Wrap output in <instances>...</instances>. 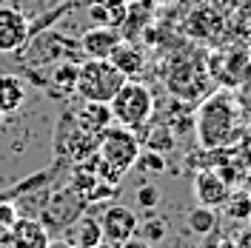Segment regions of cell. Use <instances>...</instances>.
Segmentation results:
<instances>
[{
  "mask_svg": "<svg viewBox=\"0 0 251 248\" xmlns=\"http://www.w3.org/2000/svg\"><path fill=\"white\" fill-rule=\"evenodd\" d=\"M137 205L143 211H154L160 205V188L157 186H140L137 188Z\"/></svg>",
  "mask_w": 251,
  "mask_h": 248,
  "instance_id": "24",
  "label": "cell"
},
{
  "mask_svg": "<svg viewBox=\"0 0 251 248\" xmlns=\"http://www.w3.org/2000/svg\"><path fill=\"white\" fill-rule=\"evenodd\" d=\"M97 248H117V246H114V243H109V240H100V243H97Z\"/></svg>",
  "mask_w": 251,
  "mask_h": 248,
  "instance_id": "28",
  "label": "cell"
},
{
  "mask_svg": "<svg viewBox=\"0 0 251 248\" xmlns=\"http://www.w3.org/2000/svg\"><path fill=\"white\" fill-rule=\"evenodd\" d=\"M31 40V20L17 6H0V54H17Z\"/></svg>",
  "mask_w": 251,
  "mask_h": 248,
  "instance_id": "9",
  "label": "cell"
},
{
  "mask_svg": "<svg viewBox=\"0 0 251 248\" xmlns=\"http://www.w3.org/2000/svg\"><path fill=\"white\" fill-rule=\"evenodd\" d=\"M117 248H151V243H146L143 237H137V234H134V237H128V240H123V243H120Z\"/></svg>",
  "mask_w": 251,
  "mask_h": 248,
  "instance_id": "26",
  "label": "cell"
},
{
  "mask_svg": "<svg viewBox=\"0 0 251 248\" xmlns=\"http://www.w3.org/2000/svg\"><path fill=\"white\" fill-rule=\"evenodd\" d=\"M31 46L26 51V63H34V66H40V63H54V60H77L83 57V51H80V43L77 40H72V37H66L60 31H46V34H40L37 40H29Z\"/></svg>",
  "mask_w": 251,
  "mask_h": 248,
  "instance_id": "8",
  "label": "cell"
},
{
  "mask_svg": "<svg viewBox=\"0 0 251 248\" xmlns=\"http://www.w3.org/2000/svg\"><path fill=\"white\" fill-rule=\"evenodd\" d=\"M123 40V34L114 29V26H92L89 31L80 34V51L86 57H109L111 49Z\"/></svg>",
  "mask_w": 251,
  "mask_h": 248,
  "instance_id": "12",
  "label": "cell"
},
{
  "mask_svg": "<svg viewBox=\"0 0 251 248\" xmlns=\"http://www.w3.org/2000/svg\"><path fill=\"white\" fill-rule=\"evenodd\" d=\"M9 234H12V248H46L51 240L46 225L37 217H17L9 225Z\"/></svg>",
  "mask_w": 251,
  "mask_h": 248,
  "instance_id": "13",
  "label": "cell"
},
{
  "mask_svg": "<svg viewBox=\"0 0 251 248\" xmlns=\"http://www.w3.org/2000/svg\"><path fill=\"white\" fill-rule=\"evenodd\" d=\"M109 111L117 125H123L128 131H143L154 117V94L146 83L131 77L109 100Z\"/></svg>",
  "mask_w": 251,
  "mask_h": 248,
  "instance_id": "2",
  "label": "cell"
},
{
  "mask_svg": "<svg viewBox=\"0 0 251 248\" xmlns=\"http://www.w3.org/2000/svg\"><path fill=\"white\" fill-rule=\"evenodd\" d=\"M208 60L200 57H174L166 66V89L172 92L174 100L200 103L208 94Z\"/></svg>",
  "mask_w": 251,
  "mask_h": 248,
  "instance_id": "5",
  "label": "cell"
},
{
  "mask_svg": "<svg viewBox=\"0 0 251 248\" xmlns=\"http://www.w3.org/2000/svg\"><path fill=\"white\" fill-rule=\"evenodd\" d=\"M146 214H149V220H146L143 225H137L140 237L146 240V243H160V240H166V234H169V225H166V220L154 217L151 211H146Z\"/></svg>",
  "mask_w": 251,
  "mask_h": 248,
  "instance_id": "20",
  "label": "cell"
},
{
  "mask_svg": "<svg viewBox=\"0 0 251 248\" xmlns=\"http://www.w3.org/2000/svg\"><path fill=\"white\" fill-rule=\"evenodd\" d=\"M126 83V77L111 66L106 57H86L77 63V83L75 94L89 103H109L117 94V89Z\"/></svg>",
  "mask_w": 251,
  "mask_h": 248,
  "instance_id": "4",
  "label": "cell"
},
{
  "mask_svg": "<svg viewBox=\"0 0 251 248\" xmlns=\"http://www.w3.org/2000/svg\"><path fill=\"white\" fill-rule=\"evenodd\" d=\"M223 205L228 208V217H234V220L251 217V194H246V191H234V194H228V200L223 202Z\"/></svg>",
  "mask_w": 251,
  "mask_h": 248,
  "instance_id": "21",
  "label": "cell"
},
{
  "mask_svg": "<svg viewBox=\"0 0 251 248\" xmlns=\"http://www.w3.org/2000/svg\"><path fill=\"white\" fill-rule=\"evenodd\" d=\"M86 197L80 194V191H75L72 186H66L63 191H57V194H49L46 205H43V211H40V223L46 225V231H51V228H69L75 220H80L83 214H86Z\"/></svg>",
  "mask_w": 251,
  "mask_h": 248,
  "instance_id": "7",
  "label": "cell"
},
{
  "mask_svg": "<svg viewBox=\"0 0 251 248\" xmlns=\"http://www.w3.org/2000/svg\"><path fill=\"white\" fill-rule=\"evenodd\" d=\"M3 117H6V114H3V111H0V123H3Z\"/></svg>",
  "mask_w": 251,
  "mask_h": 248,
  "instance_id": "29",
  "label": "cell"
},
{
  "mask_svg": "<svg viewBox=\"0 0 251 248\" xmlns=\"http://www.w3.org/2000/svg\"><path fill=\"white\" fill-rule=\"evenodd\" d=\"M188 3H200V0H188Z\"/></svg>",
  "mask_w": 251,
  "mask_h": 248,
  "instance_id": "30",
  "label": "cell"
},
{
  "mask_svg": "<svg viewBox=\"0 0 251 248\" xmlns=\"http://www.w3.org/2000/svg\"><path fill=\"white\" fill-rule=\"evenodd\" d=\"M97 220H100V228H103V240H109L114 246H120L123 240L134 237L137 234V225H140L137 214L128 205H117V202L109 205Z\"/></svg>",
  "mask_w": 251,
  "mask_h": 248,
  "instance_id": "10",
  "label": "cell"
},
{
  "mask_svg": "<svg viewBox=\"0 0 251 248\" xmlns=\"http://www.w3.org/2000/svg\"><path fill=\"white\" fill-rule=\"evenodd\" d=\"M17 217H20V211H17L15 202L12 200H0V228H9Z\"/></svg>",
  "mask_w": 251,
  "mask_h": 248,
  "instance_id": "25",
  "label": "cell"
},
{
  "mask_svg": "<svg viewBox=\"0 0 251 248\" xmlns=\"http://www.w3.org/2000/svg\"><path fill=\"white\" fill-rule=\"evenodd\" d=\"M26 83L20 74H0V111L12 114L26 103Z\"/></svg>",
  "mask_w": 251,
  "mask_h": 248,
  "instance_id": "15",
  "label": "cell"
},
{
  "mask_svg": "<svg viewBox=\"0 0 251 248\" xmlns=\"http://www.w3.org/2000/svg\"><path fill=\"white\" fill-rule=\"evenodd\" d=\"M228 194H231V186L220 177L217 169H200L194 174V197H197L200 205L220 208L228 200Z\"/></svg>",
  "mask_w": 251,
  "mask_h": 248,
  "instance_id": "11",
  "label": "cell"
},
{
  "mask_svg": "<svg viewBox=\"0 0 251 248\" xmlns=\"http://www.w3.org/2000/svg\"><path fill=\"white\" fill-rule=\"evenodd\" d=\"M111 197H117V186L114 183H103V180H97L89 191H86V202L94 205V202H106Z\"/></svg>",
  "mask_w": 251,
  "mask_h": 248,
  "instance_id": "23",
  "label": "cell"
},
{
  "mask_svg": "<svg viewBox=\"0 0 251 248\" xmlns=\"http://www.w3.org/2000/svg\"><path fill=\"white\" fill-rule=\"evenodd\" d=\"M106 60H111V66H114L126 80L137 77L143 69H146V54H143V49L137 46L134 40H126V37L111 49V54Z\"/></svg>",
  "mask_w": 251,
  "mask_h": 248,
  "instance_id": "14",
  "label": "cell"
},
{
  "mask_svg": "<svg viewBox=\"0 0 251 248\" xmlns=\"http://www.w3.org/2000/svg\"><path fill=\"white\" fill-rule=\"evenodd\" d=\"M100 134L89 123H83V117L77 114V106L63 111V117L57 120V137H54V151L57 160H69V163H83L86 157H92L97 151Z\"/></svg>",
  "mask_w": 251,
  "mask_h": 248,
  "instance_id": "3",
  "label": "cell"
},
{
  "mask_svg": "<svg viewBox=\"0 0 251 248\" xmlns=\"http://www.w3.org/2000/svg\"><path fill=\"white\" fill-rule=\"evenodd\" d=\"M46 248H77V246H72V243H66V240H54V243L49 240V246H46Z\"/></svg>",
  "mask_w": 251,
  "mask_h": 248,
  "instance_id": "27",
  "label": "cell"
},
{
  "mask_svg": "<svg viewBox=\"0 0 251 248\" xmlns=\"http://www.w3.org/2000/svg\"><path fill=\"white\" fill-rule=\"evenodd\" d=\"M214 225H217V214H214V208H208V205H197V208L188 211V231L191 234L205 237V234L214 231Z\"/></svg>",
  "mask_w": 251,
  "mask_h": 248,
  "instance_id": "16",
  "label": "cell"
},
{
  "mask_svg": "<svg viewBox=\"0 0 251 248\" xmlns=\"http://www.w3.org/2000/svg\"><path fill=\"white\" fill-rule=\"evenodd\" d=\"M197 143L203 151L226 149L243 134V111L237 103V94L231 92H208L194 109V128Z\"/></svg>",
  "mask_w": 251,
  "mask_h": 248,
  "instance_id": "1",
  "label": "cell"
},
{
  "mask_svg": "<svg viewBox=\"0 0 251 248\" xmlns=\"http://www.w3.org/2000/svg\"><path fill=\"white\" fill-rule=\"evenodd\" d=\"M103 240V228H100V220L92 214H83L77 220V248L83 246H97Z\"/></svg>",
  "mask_w": 251,
  "mask_h": 248,
  "instance_id": "19",
  "label": "cell"
},
{
  "mask_svg": "<svg viewBox=\"0 0 251 248\" xmlns=\"http://www.w3.org/2000/svg\"><path fill=\"white\" fill-rule=\"evenodd\" d=\"M174 143H177V134H174L169 125H154L146 140H140L143 149H151V151H160V154H166V151H172Z\"/></svg>",
  "mask_w": 251,
  "mask_h": 248,
  "instance_id": "17",
  "label": "cell"
},
{
  "mask_svg": "<svg viewBox=\"0 0 251 248\" xmlns=\"http://www.w3.org/2000/svg\"><path fill=\"white\" fill-rule=\"evenodd\" d=\"M77 63L80 60H60V66H54V69H51V83H54L63 94H75V83H77Z\"/></svg>",
  "mask_w": 251,
  "mask_h": 248,
  "instance_id": "18",
  "label": "cell"
},
{
  "mask_svg": "<svg viewBox=\"0 0 251 248\" xmlns=\"http://www.w3.org/2000/svg\"><path fill=\"white\" fill-rule=\"evenodd\" d=\"M134 166L149 171V174H163L166 171V157L160 154V151H151V149H140V157H137Z\"/></svg>",
  "mask_w": 251,
  "mask_h": 248,
  "instance_id": "22",
  "label": "cell"
},
{
  "mask_svg": "<svg viewBox=\"0 0 251 248\" xmlns=\"http://www.w3.org/2000/svg\"><path fill=\"white\" fill-rule=\"evenodd\" d=\"M140 137L137 131H128L123 125H109L103 134H100V143H97V157L103 163H109L111 169H117L120 174H126L128 169H134L137 157H140Z\"/></svg>",
  "mask_w": 251,
  "mask_h": 248,
  "instance_id": "6",
  "label": "cell"
}]
</instances>
